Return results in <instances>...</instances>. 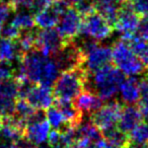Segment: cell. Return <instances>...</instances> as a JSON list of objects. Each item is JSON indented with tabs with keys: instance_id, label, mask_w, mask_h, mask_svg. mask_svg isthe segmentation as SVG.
<instances>
[{
	"instance_id": "obj_1",
	"label": "cell",
	"mask_w": 148,
	"mask_h": 148,
	"mask_svg": "<svg viewBox=\"0 0 148 148\" xmlns=\"http://www.w3.org/2000/svg\"><path fill=\"white\" fill-rule=\"evenodd\" d=\"M21 65L25 77L35 84L51 87L59 76V69L52 57L45 56L37 49L23 54Z\"/></svg>"
},
{
	"instance_id": "obj_2",
	"label": "cell",
	"mask_w": 148,
	"mask_h": 148,
	"mask_svg": "<svg viewBox=\"0 0 148 148\" xmlns=\"http://www.w3.org/2000/svg\"><path fill=\"white\" fill-rule=\"evenodd\" d=\"M125 74L116 66L108 65L89 73L85 89L97 93L103 101H109L118 93Z\"/></svg>"
},
{
	"instance_id": "obj_3",
	"label": "cell",
	"mask_w": 148,
	"mask_h": 148,
	"mask_svg": "<svg viewBox=\"0 0 148 148\" xmlns=\"http://www.w3.org/2000/svg\"><path fill=\"white\" fill-rule=\"evenodd\" d=\"M89 72L81 67L62 71L54 83L53 95L55 101H73L81 91L85 90Z\"/></svg>"
},
{
	"instance_id": "obj_4",
	"label": "cell",
	"mask_w": 148,
	"mask_h": 148,
	"mask_svg": "<svg viewBox=\"0 0 148 148\" xmlns=\"http://www.w3.org/2000/svg\"><path fill=\"white\" fill-rule=\"evenodd\" d=\"M112 61L118 69L128 76L141 74L145 70L141 61L123 40H120L114 44L112 49Z\"/></svg>"
},
{
	"instance_id": "obj_5",
	"label": "cell",
	"mask_w": 148,
	"mask_h": 148,
	"mask_svg": "<svg viewBox=\"0 0 148 148\" xmlns=\"http://www.w3.org/2000/svg\"><path fill=\"white\" fill-rule=\"evenodd\" d=\"M52 58L57 64L59 71L81 67L84 62V54L75 39L65 40L63 46L52 56Z\"/></svg>"
},
{
	"instance_id": "obj_6",
	"label": "cell",
	"mask_w": 148,
	"mask_h": 148,
	"mask_svg": "<svg viewBox=\"0 0 148 148\" xmlns=\"http://www.w3.org/2000/svg\"><path fill=\"white\" fill-rule=\"evenodd\" d=\"M112 33V25L97 11H93L85 16H82V23L79 31L80 36L99 42L110 38Z\"/></svg>"
},
{
	"instance_id": "obj_7",
	"label": "cell",
	"mask_w": 148,
	"mask_h": 148,
	"mask_svg": "<svg viewBox=\"0 0 148 148\" xmlns=\"http://www.w3.org/2000/svg\"><path fill=\"white\" fill-rule=\"evenodd\" d=\"M50 127L51 126L46 119L45 111L36 110L33 115L27 120L23 136L36 145H40L47 141Z\"/></svg>"
},
{
	"instance_id": "obj_8",
	"label": "cell",
	"mask_w": 148,
	"mask_h": 148,
	"mask_svg": "<svg viewBox=\"0 0 148 148\" xmlns=\"http://www.w3.org/2000/svg\"><path fill=\"white\" fill-rule=\"evenodd\" d=\"M123 106L118 101H109L106 105H103L97 111L90 115V121L101 132L113 128L116 126L119 120Z\"/></svg>"
},
{
	"instance_id": "obj_9",
	"label": "cell",
	"mask_w": 148,
	"mask_h": 148,
	"mask_svg": "<svg viewBox=\"0 0 148 148\" xmlns=\"http://www.w3.org/2000/svg\"><path fill=\"white\" fill-rule=\"evenodd\" d=\"M112 62V49L108 46L99 45V42L84 52L82 67L89 73L99 70Z\"/></svg>"
},
{
	"instance_id": "obj_10",
	"label": "cell",
	"mask_w": 148,
	"mask_h": 148,
	"mask_svg": "<svg viewBox=\"0 0 148 148\" xmlns=\"http://www.w3.org/2000/svg\"><path fill=\"white\" fill-rule=\"evenodd\" d=\"M82 16L74 8L69 6L60 16L57 31L64 40H73L79 35Z\"/></svg>"
},
{
	"instance_id": "obj_11",
	"label": "cell",
	"mask_w": 148,
	"mask_h": 148,
	"mask_svg": "<svg viewBox=\"0 0 148 148\" xmlns=\"http://www.w3.org/2000/svg\"><path fill=\"white\" fill-rule=\"evenodd\" d=\"M140 15L134 10L130 0L121 3L118 9V15L114 25L115 29L121 33L122 36L132 35L135 32L139 21Z\"/></svg>"
},
{
	"instance_id": "obj_12",
	"label": "cell",
	"mask_w": 148,
	"mask_h": 148,
	"mask_svg": "<svg viewBox=\"0 0 148 148\" xmlns=\"http://www.w3.org/2000/svg\"><path fill=\"white\" fill-rule=\"evenodd\" d=\"M69 6L66 0H53L48 8L36 14L35 25L42 29H52L57 25L60 16Z\"/></svg>"
},
{
	"instance_id": "obj_13",
	"label": "cell",
	"mask_w": 148,
	"mask_h": 148,
	"mask_svg": "<svg viewBox=\"0 0 148 148\" xmlns=\"http://www.w3.org/2000/svg\"><path fill=\"white\" fill-rule=\"evenodd\" d=\"M65 40L61 37L57 29H45L37 33L36 49L43 55L52 57L63 46Z\"/></svg>"
},
{
	"instance_id": "obj_14",
	"label": "cell",
	"mask_w": 148,
	"mask_h": 148,
	"mask_svg": "<svg viewBox=\"0 0 148 148\" xmlns=\"http://www.w3.org/2000/svg\"><path fill=\"white\" fill-rule=\"evenodd\" d=\"M25 99L36 110H43L46 111L54 103V95L51 87L44 86V85L35 84L27 95Z\"/></svg>"
},
{
	"instance_id": "obj_15",
	"label": "cell",
	"mask_w": 148,
	"mask_h": 148,
	"mask_svg": "<svg viewBox=\"0 0 148 148\" xmlns=\"http://www.w3.org/2000/svg\"><path fill=\"white\" fill-rule=\"evenodd\" d=\"M143 116L140 112L139 108L134 105H127L122 108L119 120H118V128L124 133L128 134L142 122Z\"/></svg>"
},
{
	"instance_id": "obj_16",
	"label": "cell",
	"mask_w": 148,
	"mask_h": 148,
	"mask_svg": "<svg viewBox=\"0 0 148 148\" xmlns=\"http://www.w3.org/2000/svg\"><path fill=\"white\" fill-rule=\"evenodd\" d=\"M73 101V105L83 115L84 114L91 115L103 105V101L97 93L91 90H87V89L81 91Z\"/></svg>"
},
{
	"instance_id": "obj_17",
	"label": "cell",
	"mask_w": 148,
	"mask_h": 148,
	"mask_svg": "<svg viewBox=\"0 0 148 148\" xmlns=\"http://www.w3.org/2000/svg\"><path fill=\"white\" fill-rule=\"evenodd\" d=\"M55 106L63 115L66 123L71 128H76L83 121V114L76 109V107L67 101H54Z\"/></svg>"
},
{
	"instance_id": "obj_18",
	"label": "cell",
	"mask_w": 148,
	"mask_h": 148,
	"mask_svg": "<svg viewBox=\"0 0 148 148\" xmlns=\"http://www.w3.org/2000/svg\"><path fill=\"white\" fill-rule=\"evenodd\" d=\"M119 90L122 101L126 105H135L139 101V81L135 77L124 79Z\"/></svg>"
},
{
	"instance_id": "obj_19",
	"label": "cell",
	"mask_w": 148,
	"mask_h": 148,
	"mask_svg": "<svg viewBox=\"0 0 148 148\" xmlns=\"http://www.w3.org/2000/svg\"><path fill=\"white\" fill-rule=\"evenodd\" d=\"M23 56L16 43L13 40L1 38L0 39V61L15 62Z\"/></svg>"
},
{
	"instance_id": "obj_20",
	"label": "cell",
	"mask_w": 148,
	"mask_h": 148,
	"mask_svg": "<svg viewBox=\"0 0 148 148\" xmlns=\"http://www.w3.org/2000/svg\"><path fill=\"white\" fill-rule=\"evenodd\" d=\"M126 43L129 45L130 49L138 57V59L143 64L144 68L148 70V42L137 38L135 35Z\"/></svg>"
},
{
	"instance_id": "obj_21",
	"label": "cell",
	"mask_w": 148,
	"mask_h": 148,
	"mask_svg": "<svg viewBox=\"0 0 148 148\" xmlns=\"http://www.w3.org/2000/svg\"><path fill=\"white\" fill-rule=\"evenodd\" d=\"M101 134H103V137L106 139V141L117 146L118 148H127L130 143L128 134L124 133L119 128H110V129L101 132Z\"/></svg>"
},
{
	"instance_id": "obj_22",
	"label": "cell",
	"mask_w": 148,
	"mask_h": 148,
	"mask_svg": "<svg viewBox=\"0 0 148 148\" xmlns=\"http://www.w3.org/2000/svg\"><path fill=\"white\" fill-rule=\"evenodd\" d=\"M38 31L27 29V31H21V35L18 36L15 43L18 47L21 54H25L27 52L36 49V39H37Z\"/></svg>"
},
{
	"instance_id": "obj_23",
	"label": "cell",
	"mask_w": 148,
	"mask_h": 148,
	"mask_svg": "<svg viewBox=\"0 0 148 148\" xmlns=\"http://www.w3.org/2000/svg\"><path fill=\"white\" fill-rule=\"evenodd\" d=\"M45 114L47 121L49 122L50 126H52L54 129L62 132L64 130L68 129V128H71L70 126L67 125L63 115H62L61 112L59 111V109L56 106H54V107L51 106L50 108H48L46 110Z\"/></svg>"
},
{
	"instance_id": "obj_24",
	"label": "cell",
	"mask_w": 148,
	"mask_h": 148,
	"mask_svg": "<svg viewBox=\"0 0 148 148\" xmlns=\"http://www.w3.org/2000/svg\"><path fill=\"white\" fill-rule=\"evenodd\" d=\"M10 23L14 25L21 31L32 29L36 27L35 17L33 16V13L29 10H25V9H21V11L16 12V14L14 15V17Z\"/></svg>"
},
{
	"instance_id": "obj_25",
	"label": "cell",
	"mask_w": 148,
	"mask_h": 148,
	"mask_svg": "<svg viewBox=\"0 0 148 148\" xmlns=\"http://www.w3.org/2000/svg\"><path fill=\"white\" fill-rule=\"evenodd\" d=\"M139 110L142 116L145 118L146 122L148 123V73L142 77L139 81Z\"/></svg>"
},
{
	"instance_id": "obj_26",
	"label": "cell",
	"mask_w": 148,
	"mask_h": 148,
	"mask_svg": "<svg viewBox=\"0 0 148 148\" xmlns=\"http://www.w3.org/2000/svg\"><path fill=\"white\" fill-rule=\"evenodd\" d=\"M36 109H34L25 99H17L15 101V109L13 115L25 121V125H27V120L33 115Z\"/></svg>"
},
{
	"instance_id": "obj_27",
	"label": "cell",
	"mask_w": 148,
	"mask_h": 148,
	"mask_svg": "<svg viewBox=\"0 0 148 148\" xmlns=\"http://www.w3.org/2000/svg\"><path fill=\"white\" fill-rule=\"evenodd\" d=\"M130 142L134 143H146L148 142V123L141 122L129 133Z\"/></svg>"
},
{
	"instance_id": "obj_28",
	"label": "cell",
	"mask_w": 148,
	"mask_h": 148,
	"mask_svg": "<svg viewBox=\"0 0 148 148\" xmlns=\"http://www.w3.org/2000/svg\"><path fill=\"white\" fill-rule=\"evenodd\" d=\"M17 95H18V84L16 79L11 78L0 82V97L16 99Z\"/></svg>"
},
{
	"instance_id": "obj_29",
	"label": "cell",
	"mask_w": 148,
	"mask_h": 148,
	"mask_svg": "<svg viewBox=\"0 0 148 148\" xmlns=\"http://www.w3.org/2000/svg\"><path fill=\"white\" fill-rule=\"evenodd\" d=\"M15 101L14 99L0 97V114L3 117H9L14 114Z\"/></svg>"
},
{
	"instance_id": "obj_30",
	"label": "cell",
	"mask_w": 148,
	"mask_h": 148,
	"mask_svg": "<svg viewBox=\"0 0 148 148\" xmlns=\"http://www.w3.org/2000/svg\"><path fill=\"white\" fill-rule=\"evenodd\" d=\"M74 5H75L74 8L80 13L81 16H85L93 11H97L93 0H77Z\"/></svg>"
},
{
	"instance_id": "obj_31",
	"label": "cell",
	"mask_w": 148,
	"mask_h": 148,
	"mask_svg": "<svg viewBox=\"0 0 148 148\" xmlns=\"http://www.w3.org/2000/svg\"><path fill=\"white\" fill-rule=\"evenodd\" d=\"M135 32L136 37L143 40V41L148 42V14L141 15Z\"/></svg>"
},
{
	"instance_id": "obj_32",
	"label": "cell",
	"mask_w": 148,
	"mask_h": 148,
	"mask_svg": "<svg viewBox=\"0 0 148 148\" xmlns=\"http://www.w3.org/2000/svg\"><path fill=\"white\" fill-rule=\"evenodd\" d=\"M14 77V65L13 62L0 61V82L8 80Z\"/></svg>"
},
{
	"instance_id": "obj_33",
	"label": "cell",
	"mask_w": 148,
	"mask_h": 148,
	"mask_svg": "<svg viewBox=\"0 0 148 148\" xmlns=\"http://www.w3.org/2000/svg\"><path fill=\"white\" fill-rule=\"evenodd\" d=\"M21 31L19 29H17L14 25H12L11 23H6L4 27H1V31H0V36L1 38H5V39L9 40H15L18 38V36L21 35Z\"/></svg>"
},
{
	"instance_id": "obj_34",
	"label": "cell",
	"mask_w": 148,
	"mask_h": 148,
	"mask_svg": "<svg viewBox=\"0 0 148 148\" xmlns=\"http://www.w3.org/2000/svg\"><path fill=\"white\" fill-rule=\"evenodd\" d=\"M14 11L9 1H0V25H3V23H6L10 14Z\"/></svg>"
},
{
	"instance_id": "obj_35",
	"label": "cell",
	"mask_w": 148,
	"mask_h": 148,
	"mask_svg": "<svg viewBox=\"0 0 148 148\" xmlns=\"http://www.w3.org/2000/svg\"><path fill=\"white\" fill-rule=\"evenodd\" d=\"M53 2V0H31V3L29 5V10L34 14L43 11L44 9L48 8Z\"/></svg>"
},
{
	"instance_id": "obj_36",
	"label": "cell",
	"mask_w": 148,
	"mask_h": 148,
	"mask_svg": "<svg viewBox=\"0 0 148 148\" xmlns=\"http://www.w3.org/2000/svg\"><path fill=\"white\" fill-rule=\"evenodd\" d=\"M130 2L139 15L148 14V0H130Z\"/></svg>"
},
{
	"instance_id": "obj_37",
	"label": "cell",
	"mask_w": 148,
	"mask_h": 148,
	"mask_svg": "<svg viewBox=\"0 0 148 148\" xmlns=\"http://www.w3.org/2000/svg\"><path fill=\"white\" fill-rule=\"evenodd\" d=\"M15 143H16V145L18 148H36L37 147L35 143H33L31 140H29L27 138H25V136L21 137V139L17 140Z\"/></svg>"
},
{
	"instance_id": "obj_38",
	"label": "cell",
	"mask_w": 148,
	"mask_h": 148,
	"mask_svg": "<svg viewBox=\"0 0 148 148\" xmlns=\"http://www.w3.org/2000/svg\"><path fill=\"white\" fill-rule=\"evenodd\" d=\"M0 148H18L16 143L13 141H6V140H1L0 141Z\"/></svg>"
},
{
	"instance_id": "obj_39",
	"label": "cell",
	"mask_w": 148,
	"mask_h": 148,
	"mask_svg": "<svg viewBox=\"0 0 148 148\" xmlns=\"http://www.w3.org/2000/svg\"><path fill=\"white\" fill-rule=\"evenodd\" d=\"M3 122H4V117L0 114V129H1V127L3 126Z\"/></svg>"
},
{
	"instance_id": "obj_40",
	"label": "cell",
	"mask_w": 148,
	"mask_h": 148,
	"mask_svg": "<svg viewBox=\"0 0 148 148\" xmlns=\"http://www.w3.org/2000/svg\"><path fill=\"white\" fill-rule=\"evenodd\" d=\"M114 1H115L116 3H120V4H121V3L126 2V1H128V0H114Z\"/></svg>"
},
{
	"instance_id": "obj_41",
	"label": "cell",
	"mask_w": 148,
	"mask_h": 148,
	"mask_svg": "<svg viewBox=\"0 0 148 148\" xmlns=\"http://www.w3.org/2000/svg\"><path fill=\"white\" fill-rule=\"evenodd\" d=\"M66 1H67V2L69 3V4H74V3L76 2L77 0H66Z\"/></svg>"
},
{
	"instance_id": "obj_42",
	"label": "cell",
	"mask_w": 148,
	"mask_h": 148,
	"mask_svg": "<svg viewBox=\"0 0 148 148\" xmlns=\"http://www.w3.org/2000/svg\"><path fill=\"white\" fill-rule=\"evenodd\" d=\"M85 148H97V147H95V144H91V143H90V144H89V145H87Z\"/></svg>"
},
{
	"instance_id": "obj_43",
	"label": "cell",
	"mask_w": 148,
	"mask_h": 148,
	"mask_svg": "<svg viewBox=\"0 0 148 148\" xmlns=\"http://www.w3.org/2000/svg\"><path fill=\"white\" fill-rule=\"evenodd\" d=\"M36 148H47V147H43V146H42V147H36Z\"/></svg>"
},
{
	"instance_id": "obj_44",
	"label": "cell",
	"mask_w": 148,
	"mask_h": 148,
	"mask_svg": "<svg viewBox=\"0 0 148 148\" xmlns=\"http://www.w3.org/2000/svg\"><path fill=\"white\" fill-rule=\"evenodd\" d=\"M1 27H2V25H0V31H1Z\"/></svg>"
},
{
	"instance_id": "obj_45",
	"label": "cell",
	"mask_w": 148,
	"mask_h": 148,
	"mask_svg": "<svg viewBox=\"0 0 148 148\" xmlns=\"http://www.w3.org/2000/svg\"><path fill=\"white\" fill-rule=\"evenodd\" d=\"M146 71H147V73H148V70H146Z\"/></svg>"
},
{
	"instance_id": "obj_46",
	"label": "cell",
	"mask_w": 148,
	"mask_h": 148,
	"mask_svg": "<svg viewBox=\"0 0 148 148\" xmlns=\"http://www.w3.org/2000/svg\"><path fill=\"white\" fill-rule=\"evenodd\" d=\"M0 141H1V139H0Z\"/></svg>"
},
{
	"instance_id": "obj_47",
	"label": "cell",
	"mask_w": 148,
	"mask_h": 148,
	"mask_svg": "<svg viewBox=\"0 0 148 148\" xmlns=\"http://www.w3.org/2000/svg\"><path fill=\"white\" fill-rule=\"evenodd\" d=\"M127 148H128V147H127Z\"/></svg>"
}]
</instances>
